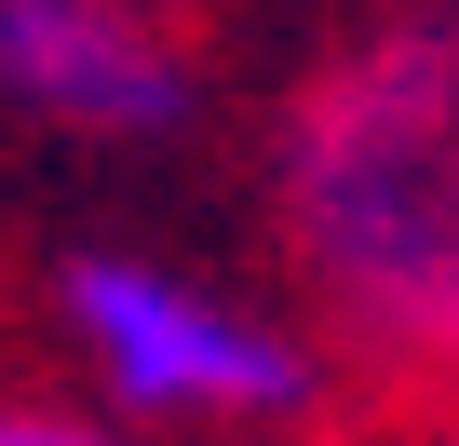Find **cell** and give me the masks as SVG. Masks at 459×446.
Here are the masks:
<instances>
[{"instance_id": "obj_4", "label": "cell", "mask_w": 459, "mask_h": 446, "mask_svg": "<svg viewBox=\"0 0 459 446\" xmlns=\"http://www.w3.org/2000/svg\"><path fill=\"white\" fill-rule=\"evenodd\" d=\"M0 446H122V433H95V419H41V406H0Z\"/></svg>"}, {"instance_id": "obj_3", "label": "cell", "mask_w": 459, "mask_h": 446, "mask_svg": "<svg viewBox=\"0 0 459 446\" xmlns=\"http://www.w3.org/2000/svg\"><path fill=\"white\" fill-rule=\"evenodd\" d=\"M0 95L55 136H162L189 109V55L135 0H0Z\"/></svg>"}, {"instance_id": "obj_2", "label": "cell", "mask_w": 459, "mask_h": 446, "mask_svg": "<svg viewBox=\"0 0 459 446\" xmlns=\"http://www.w3.org/2000/svg\"><path fill=\"white\" fill-rule=\"evenodd\" d=\"M55 311H68V352L95 365V392L135 419H298L311 406V352L271 311L216 298L162 258H68Z\"/></svg>"}, {"instance_id": "obj_1", "label": "cell", "mask_w": 459, "mask_h": 446, "mask_svg": "<svg viewBox=\"0 0 459 446\" xmlns=\"http://www.w3.org/2000/svg\"><path fill=\"white\" fill-rule=\"evenodd\" d=\"M298 258L365 338L459 352V28H392L298 109Z\"/></svg>"}]
</instances>
